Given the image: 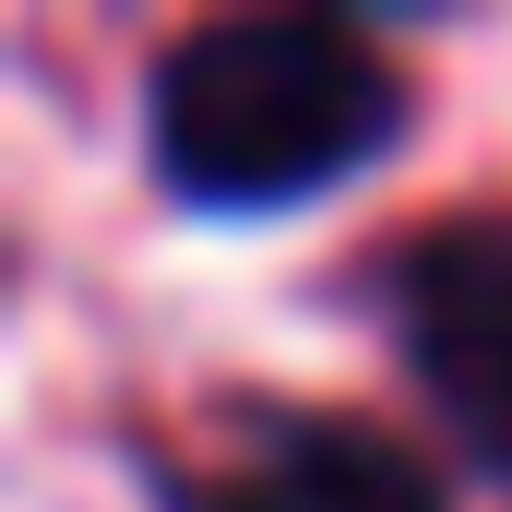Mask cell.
Returning a JSON list of instances; mask_svg holds the SVG:
<instances>
[{
	"mask_svg": "<svg viewBox=\"0 0 512 512\" xmlns=\"http://www.w3.org/2000/svg\"><path fill=\"white\" fill-rule=\"evenodd\" d=\"M405 143V72L334 12L191 24L143 84L155 191L191 215H274Z\"/></svg>",
	"mask_w": 512,
	"mask_h": 512,
	"instance_id": "1",
	"label": "cell"
},
{
	"mask_svg": "<svg viewBox=\"0 0 512 512\" xmlns=\"http://www.w3.org/2000/svg\"><path fill=\"white\" fill-rule=\"evenodd\" d=\"M370 286L441 429L477 453V477H512V215H441L393 239Z\"/></svg>",
	"mask_w": 512,
	"mask_h": 512,
	"instance_id": "2",
	"label": "cell"
},
{
	"mask_svg": "<svg viewBox=\"0 0 512 512\" xmlns=\"http://www.w3.org/2000/svg\"><path fill=\"white\" fill-rule=\"evenodd\" d=\"M167 512H441L417 453L358 417H262L203 477H155Z\"/></svg>",
	"mask_w": 512,
	"mask_h": 512,
	"instance_id": "3",
	"label": "cell"
}]
</instances>
